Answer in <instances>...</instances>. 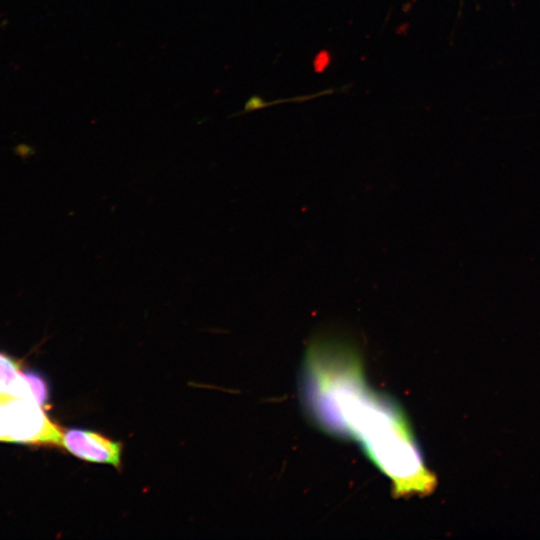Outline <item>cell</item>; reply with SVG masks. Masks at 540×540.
<instances>
[{"label": "cell", "instance_id": "obj_3", "mask_svg": "<svg viewBox=\"0 0 540 540\" xmlns=\"http://www.w3.org/2000/svg\"><path fill=\"white\" fill-rule=\"evenodd\" d=\"M61 446L82 460L120 467L122 445L96 432L69 429L63 433Z\"/></svg>", "mask_w": 540, "mask_h": 540}, {"label": "cell", "instance_id": "obj_1", "mask_svg": "<svg viewBox=\"0 0 540 540\" xmlns=\"http://www.w3.org/2000/svg\"><path fill=\"white\" fill-rule=\"evenodd\" d=\"M306 356L305 398L317 424L357 440L397 494L429 492L434 477L404 414L388 397L369 389L355 349L324 335L312 341Z\"/></svg>", "mask_w": 540, "mask_h": 540}, {"label": "cell", "instance_id": "obj_4", "mask_svg": "<svg viewBox=\"0 0 540 540\" xmlns=\"http://www.w3.org/2000/svg\"><path fill=\"white\" fill-rule=\"evenodd\" d=\"M23 376L33 393L35 400L42 406L48 398V389L45 381L33 372L23 373Z\"/></svg>", "mask_w": 540, "mask_h": 540}, {"label": "cell", "instance_id": "obj_2", "mask_svg": "<svg viewBox=\"0 0 540 540\" xmlns=\"http://www.w3.org/2000/svg\"><path fill=\"white\" fill-rule=\"evenodd\" d=\"M0 419L8 442L62 445L64 432L34 398L9 396L0 402Z\"/></svg>", "mask_w": 540, "mask_h": 540}, {"label": "cell", "instance_id": "obj_5", "mask_svg": "<svg viewBox=\"0 0 540 540\" xmlns=\"http://www.w3.org/2000/svg\"><path fill=\"white\" fill-rule=\"evenodd\" d=\"M0 441H7L8 442V439H7V435L4 431V428L2 426V423H1V419H0Z\"/></svg>", "mask_w": 540, "mask_h": 540}]
</instances>
